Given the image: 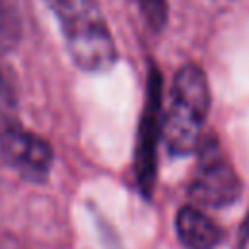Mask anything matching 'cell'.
<instances>
[{
	"mask_svg": "<svg viewBox=\"0 0 249 249\" xmlns=\"http://www.w3.org/2000/svg\"><path fill=\"white\" fill-rule=\"evenodd\" d=\"M0 103H2V105H8V107L14 105V91H12L10 84L6 82L2 70H0Z\"/></svg>",
	"mask_w": 249,
	"mask_h": 249,
	"instance_id": "cell-9",
	"label": "cell"
},
{
	"mask_svg": "<svg viewBox=\"0 0 249 249\" xmlns=\"http://www.w3.org/2000/svg\"><path fill=\"white\" fill-rule=\"evenodd\" d=\"M54 12L66 51L84 72H105L117 60L111 29L95 0H45Z\"/></svg>",
	"mask_w": 249,
	"mask_h": 249,
	"instance_id": "cell-1",
	"label": "cell"
},
{
	"mask_svg": "<svg viewBox=\"0 0 249 249\" xmlns=\"http://www.w3.org/2000/svg\"><path fill=\"white\" fill-rule=\"evenodd\" d=\"M161 93L163 80L156 64H150L146 80V99L138 123L136 152H134V175L140 193L150 198L156 187L158 175V142L161 136Z\"/></svg>",
	"mask_w": 249,
	"mask_h": 249,
	"instance_id": "cell-3",
	"label": "cell"
},
{
	"mask_svg": "<svg viewBox=\"0 0 249 249\" xmlns=\"http://www.w3.org/2000/svg\"><path fill=\"white\" fill-rule=\"evenodd\" d=\"M208 107L210 89L202 68L193 62L183 64L173 78L169 109L161 121V136L173 156L198 150Z\"/></svg>",
	"mask_w": 249,
	"mask_h": 249,
	"instance_id": "cell-2",
	"label": "cell"
},
{
	"mask_svg": "<svg viewBox=\"0 0 249 249\" xmlns=\"http://www.w3.org/2000/svg\"><path fill=\"white\" fill-rule=\"evenodd\" d=\"M142 14L154 29H161L167 21V2L165 0H140Z\"/></svg>",
	"mask_w": 249,
	"mask_h": 249,
	"instance_id": "cell-8",
	"label": "cell"
},
{
	"mask_svg": "<svg viewBox=\"0 0 249 249\" xmlns=\"http://www.w3.org/2000/svg\"><path fill=\"white\" fill-rule=\"evenodd\" d=\"M0 158L27 181H47L54 161L51 144L10 115H0Z\"/></svg>",
	"mask_w": 249,
	"mask_h": 249,
	"instance_id": "cell-5",
	"label": "cell"
},
{
	"mask_svg": "<svg viewBox=\"0 0 249 249\" xmlns=\"http://www.w3.org/2000/svg\"><path fill=\"white\" fill-rule=\"evenodd\" d=\"M175 231L187 249H214L220 243V228L196 206H183L175 216Z\"/></svg>",
	"mask_w": 249,
	"mask_h": 249,
	"instance_id": "cell-6",
	"label": "cell"
},
{
	"mask_svg": "<svg viewBox=\"0 0 249 249\" xmlns=\"http://www.w3.org/2000/svg\"><path fill=\"white\" fill-rule=\"evenodd\" d=\"M241 195V179L224 158L214 136L198 146V163L189 185V196L195 204L206 208L230 206Z\"/></svg>",
	"mask_w": 249,
	"mask_h": 249,
	"instance_id": "cell-4",
	"label": "cell"
},
{
	"mask_svg": "<svg viewBox=\"0 0 249 249\" xmlns=\"http://www.w3.org/2000/svg\"><path fill=\"white\" fill-rule=\"evenodd\" d=\"M23 33L21 8L18 0H0V53L12 51Z\"/></svg>",
	"mask_w": 249,
	"mask_h": 249,
	"instance_id": "cell-7",
	"label": "cell"
}]
</instances>
